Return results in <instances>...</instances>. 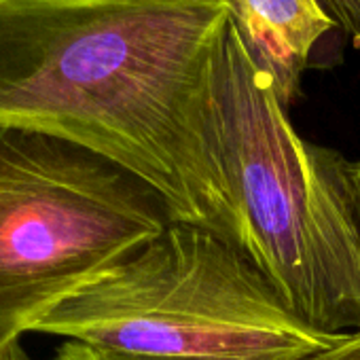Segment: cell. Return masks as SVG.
Listing matches in <instances>:
<instances>
[{
    "instance_id": "obj_5",
    "label": "cell",
    "mask_w": 360,
    "mask_h": 360,
    "mask_svg": "<svg viewBox=\"0 0 360 360\" xmlns=\"http://www.w3.org/2000/svg\"><path fill=\"white\" fill-rule=\"evenodd\" d=\"M233 24L255 60L288 106L314 47L335 26L320 0H229Z\"/></svg>"
},
{
    "instance_id": "obj_10",
    "label": "cell",
    "mask_w": 360,
    "mask_h": 360,
    "mask_svg": "<svg viewBox=\"0 0 360 360\" xmlns=\"http://www.w3.org/2000/svg\"><path fill=\"white\" fill-rule=\"evenodd\" d=\"M0 360H32V358L22 343H13L9 349H5L3 354H0Z\"/></svg>"
},
{
    "instance_id": "obj_9",
    "label": "cell",
    "mask_w": 360,
    "mask_h": 360,
    "mask_svg": "<svg viewBox=\"0 0 360 360\" xmlns=\"http://www.w3.org/2000/svg\"><path fill=\"white\" fill-rule=\"evenodd\" d=\"M347 176H349V191H352V202H354V214L360 231V159L349 161L347 165Z\"/></svg>"
},
{
    "instance_id": "obj_7",
    "label": "cell",
    "mask_w": 360,
    "mask_h": 360,
    "mask_svg": "<svg viewBox=\"0 0 360 360\" xmlns=\"http://www.w3.org/2000/svg\"><path fill=\"white\" fill-rule=\"evenodd\" d=\"M51 360H148V358H136V356H125V354H117L110 349H102L96 345H87L81 341H64ZM307 360H316L307 358Z\"/></svg>"
},
{
    "instance_id": "obj_3",
    "label": "cell",
    "mask_w": 360,
    "mask_h": 360,
    "mask_svg": "<svg viewBox=\"0 0 360 360\" xmlns=\"http://www.w3.org/2000/svg\"><path fill=\"white\" fill-rule=\"evenodd\" d=\"M37 333L148 360H307L349 337L305 324L242 250L187 223L100 274Z\"/></svg>"
},
{
    "instance_id": "obj_8",
    "label": "cell",
    "mask_w": 360,
    "mask_h": 360,
    "mask_svg": "<svg viewBox=\"0 0 360 360\" xmlns=\"http://www.w3.org/2000/svg\"><path fill=\"white\" fill-rule=\"evenodd\" d=\"M316 360H360V333L349 335L335 349L316 356Z\"/></svg>"
},
{
    "instance_id": "obj_6",
    "label": "cell",
    "mask_w": 360,
    "mask_h": 360,
    "mask_svg": "<svg viewBox=\"0 0 360 360\" xmlns=\"http://www.w3.org/2000/svg\"><path fill=\"white\" fill-rule=\"evenodd\" d=\"M324 11L360 47V0H320Z\"/></svg>"
},
{
    "instance_id": "obj_2",
    "label": "cell",
    "mask_w": 360,
    "mask_h": 360,
    "mask_svg": "<svg viewBox=\"0 0 360 360\" xmlns=\"http://www.w3.org/2000/svg\"><path fill=\"white\" fill-rule=\"evenodd\" d=\"M214 115L233 193L236 248L311 328L360 333V231L349 161L292 127L233 18L217 60Z\"/></svg>"
},
{
    "instance_id": "obj_4",
    "label": "cell",
    "mask_w": 360,
    "mask_h": 360,
    "mask_svg": "<svg viewBox=\"0 0 360 360\" xmlns=\"http://www.w3.org/2000/svg\"><path fill=\"white\" fill-rule=\"evenodd\" d=\"M169 223L161 198L112 161L0 125V354Z\"/></svg>"
},
{
    "instance_id": "obj_1",
    "label": "cell",
    "mask_w": 360,
    "mask_h": 360,
    "mask_svg": "<svg viewBox=\"0 0 360 360\" xmlns=\"http://www.w3.org/2000/svg\"><path fill=\"white\" fill-rule=\"evenodd\" d=\"M229 0H0V125L83 146L236 246L214 83Z\"/></svg>"
}]
</instances>
